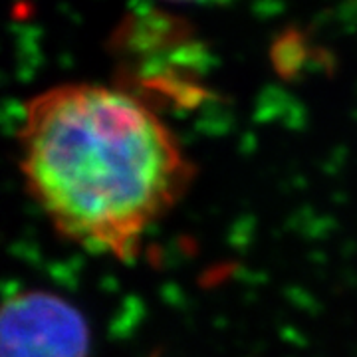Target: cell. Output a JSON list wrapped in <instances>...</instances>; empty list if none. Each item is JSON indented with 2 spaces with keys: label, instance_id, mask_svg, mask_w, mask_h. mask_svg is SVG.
<instances>
[{
  "label": "cell",
  "instance_id": "1",
  "mask_svg": "<svg viewBox=\"0 0 357 357\" xmlns=\"http://www.w3.org/2000/svg\"><path fill=\"white\" fill-rule=\"evenodd\" d=\"M30 199L86 252L133 262L195 165L165 119L126 88L68 82L28 98L16 129Z\"/></svg>",
  "mask_w": 357,
  "mask_h": 357
},
{
  "label": "cell",
  "instance_id": "2",
  "mask_svg": "<svg viewBox=\"0 0 357 357\" xmlns=\"http://www.w3.org/2000/svg\"><path fill=\"white\" fill-rule=\"evenodd\" d=\"M89 328L72 302L20 290L2 310V357H89Z\"/></svg>",
  "mask_w": 357,
  "mask_h": 357
}]
</instances>
